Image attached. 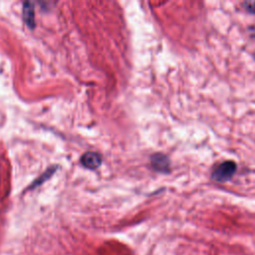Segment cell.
Returning a JSON list of instances; mask_svg holds the SVG:
<instances>
[{
    "instance_id": "obj_1",
    "label": "cell",
    "mask_w": 255,
    "mask_h": 255,
    "mask_svg": "<svg viewBox=\"0 0 255 255\" xmlns=\"http://www.w3.org/2000/svg\"><path fill=\"white\" fill-rule=\"evenodd\" d=\"M237 171V163L233 160H224L214 166L211 171V179L216 182H226L232 179Z\"/></svg>"
},
{
    "instance_id": "obj_2",
    "label": "cell",
    "mask_w": 255,
    "mask_h": 255,
    "mask_svg": "<svg viewBox=\"0 0 255 255\" xmlns=\"http://www.w3.org/2000/svg\"><path fill=\"white\" fill-rule=\"evenodd\" d=\"M150 164L153 170L159 173H169L170 172V160L168 156L161 152L153 153L150 156Z\"/></svg>"
},
{
    "instance_id": "obj_3",
    "label": "cell",
    "mask_w": 255,
    "mask_h": 255,
    "mask_svg": "<svg viewBox=\"0 0 255 255\" xmlns=\"http://www.w3.org/2000/svg\"><path fill=\"white\" fill-rule=\"evenodd\" d=\"M101 155L97 152H86L85 154L82 155L81 157V163L87 167V168H91V169H95L97 167L100 166L101 164Z\"/></svg>"
},
{
    "instance_id": "obj_4",
    "label": "cell",
    "mask_w": 255,
    "mask_h": 255,
    "mask_svg": "<svg viewBox=\"0 0 255 255\" xmlns=\"http://www.w3.org/2000/svg\"><path fill=\"white\" fill-rule=\"evenodd\" d=\"M24 18L28 26L33 27L34 24V10L33 5L30 2H26L24 5Z\"/></svg>"
},
{
    "instance_id": "obj_5",
    "label": "cell",
    "mask_w": 255,
    "mask_h": 255,
    "mask_svg": "<svg viewBox=\"0 0 255 255\" xmlns=\"http://www.w3.org/2000/svg\"><path fill=\"white\" fill-rule=\"evenodd\" d=\"M242 6L249 14L255 15V1H245L242 3Z\"/></svg>"
},
{
    "instance_id": "obj_6",
    "label": "cell",
    "mask_w": 255,
    "mask_h": 255,
    "mask_svg": "<svg viewBox=\"0 0 255 255\" xmlns=\"http://www.w3.org/2000/svg\"><path fill=\"white\" fill-rule=\"evenodd\" d=\"M249 29L252 30V31H251V37L255 39V29H254V28H249Z\"/></svg>"
},
{
    "instance_id": "obj_7",
    "label": "cell",
    "mask_w": 255,
    "mask_h": 255,
    "mask_svg": "<svg viewBox=\"0 0 255 255\" xmlns=\"http://www.w3.org/2000/svg\"><path fill=\"white\" fill-rule=\"evenodd\" d=\"M254 59H255V54H254Z\"/></svg>"
}]
</instances>
